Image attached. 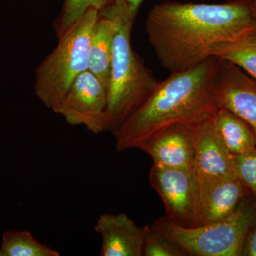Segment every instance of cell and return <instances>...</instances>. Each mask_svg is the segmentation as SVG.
Returning a JSON list of instances; mask_svg holds the SVG:
<instances>
[{
	"instance_id": "cell-16",
	"label": "cell",
	"mask_w": 256,
	"mask_h": 256,
	"mask_svg": "<svg viewBox=\"0 0 256 256\" xmlns=\"http://www.w3.org/2000/svg\"><path fill=\"white\" fill-rule=\"evenodd\" d=\"M55 249L42 244L28 230H6L2 234L0 256H60Z\"/></svg>"
},
{
	"instance_id": "cell-22",
	"label": "cell",
	"mask_w": 256,
	"mask_h": 256,
	"mask_svg": "<svg viewBox=\"0 0 256 256\" xmlns=\"http://www.w3.org/2000/svg\"><path fill=\"white\" fill-rule=\"evenodd\" d=\"M252 11L256 16V0H252Z\"/></svg>"
},
{
	"instance_id": "cell-14",
	"label": "cell",
	"mask_w": 256,
	"mask_h": 256,
	"mask_svg": "<svg viewBox=\"0 0 256 256\" xmlns=\"http://www.w3.org/2000/svg\"><path fill=\"white\" fill-rule=\"evenodd\" d=\"M213 121L224 144L234 156L256 148V137L252 128L230 111L217 109Z\"/></svg>"
},
{
	"instance_id": "cell-11",
	"label": "cell",
	"mask_w": 256,
	"mask_h": 256,
	"mask_svg": "<svg viewBox=\"0 0 256 256\" xmlns=\"http://www.w3.org/2000/svg\"><path fill=\"white\" fill-rule=\"evenodd\" d=\"M94 228L101 237L100 256H143L148 226H138L126 214H104Z\"/></svg>"
},
{
	"instance_id": "cell-2",
	"label": "cell",
	"mask_w": 256,
	"mask_h": 256,
	"mask_svg": "<svg viewBox=\"0 0 256 256\" xmlns=\"http://www.w3.org/2000/svg\"><path fill=\"white\" fill-rule=\"evenodd\" d=\"M218 58L171 73L114 134L118 152L138 148L174 124L192 127L212 118L218 108L212 90Z\"/></svg>"
},
{
	"instance_id": "cell-12",
	"label": "cell",
	"mask_w": 256,
	"mask_h": 256,
	"mask_svg": "<svg viewBox=\"0 0 256 256\" xmlns=\"http://www.w3.org/2000/svg\"><path fill=\"white\" fill-rule=\"evenodd\" d=\"M194 169L206 174L237 176L235 156L217 132L213 118L192 126Z\"/></svg>"
},
{
	"instance_id": "cell-7",
	"label": "cell",
	"mask_w": 256,
	"mask_h": 256,
	"mask_svg": "<svg viewBox=\"0 0 256 256\" xmlns=\"http://www.w3.org/2000/svg\"><path fill=\"white\" fill-rule=\"evenodd\" d=\"M151 186L164 203L168 220L182 226H196L197 188L194 169L172 168L153 164Z\"/></svg>"
},
{
	"instance_id": "cell-18",
	"label": "cell",
	"mask_w": 256,
	"mask_h": 256,
	"mask_svg": "<svg viewBox=\"0 0 256 256\" xmlns=\"http://www.w3.org/2000/svg\"><path fill=\"white\" fill-rule=\"evenodd\" d=\"M143 256H188L182 249L162 234L148 225Z\"/></svg>"
},
{
	"instance_id": "cell-3",
	"label": "cell",
	"mask_w": 256,
	"mask_h": 256,
	"mask_svg": "<svg viewBox=\"0 0 256 256\" xmlns=\"http://www.w3.org/2000/svg\"><path fill=\"white\" fill-rule=\"evenodd\" d=\"M136 16L128 14L114 36L108 96V131L120 127L152 94L158 82L142 58L133 50L131 34Z\"/></svg>"
},
{
	"instance_id": "cell-6",
	"label": "cell",
	"mask_w": 256,
	"mask_h": 256,
	"mask_svg": "<svg viewBox=\"0 0 256 256\" xmlns=\"http://www.w3.org/2000/svg\"><path fill=\"white\" fill-rule=\"evenodd\" d=\"M107 88L88 70L80 74L52 109L72 126L98 134L108 131Z\"/></svg>"
},
{
	"instance_id": "cell-8",
	"label": "cell",
	"mask_w": 256,
	"mask_h": 256,
	"mask_svg": "<svg viewBox=\"0 0 256 256\" xmlns=\"http://www.w3.org/2000/svg\"><path fill=\"white\" fill-rule=\"evenodd\" d=\"M212 90L217 108L238 116L256 137V79L236 64L218 58Z\"/></svg>"
},
{
	"instance_id": "cell-17",
	"label": "cell",
	"mask_w": 256,
	"mask_h": 256,
	"mask_svg": "<svg viewBox=\"0 0 256 256\" xmlns=\"http://www.w3.org/2000/svg\"><path fill=\"white\" fill-rule=\"evenodd\" d=\"M107 3L108 0H64L62 12L54 24L57 37L72 28L88 10L94 8L100 11Z\"/></svg>"
},
{
	"instance_id": "cell-9",
	"label": "cell",
	"mask_w": 256,
	"mask_h": 256,
	"mask_svg": "<svg viewBox=\"0 0 256 256\" xmlns=\"http://www.w3.org/2000/svg\"><path fill=\"white\" fill-rule=\"evenodd\" d=\"M194 171L197 188L196 226L224 220L250 193L237 176L206 174L195 169Z\"/></svg>"
},
{
	"instance_id": "cell-5",
	"label": "cell",
	"mask_w": 256,
	"mask_h": 256,
	"mask_svg": "<svg viewBox=\"0 0 256 256\" xmlns=\"http://www.w3.org/2000/svg\"><path fill=\"white\" fill-rule=\"evenodd\" d=\"M256 217V202L249 193L236 210L214 223L182 226L165 216L151 226L192 256H242L249 229Z\"/></svg>"
},
{
	"instance_id": "cell-15",
	"label": "cell",
	"mask_w": 256,
	"mask_h": 256,
	"mask_svg": "<svg viewBox=\"0 0 256 256\" xmlns=\"http://www.w3.org/2000/svg\"><path fill=\"white\" fill-rule=\"evenodd\" d=\"M212 56L228 60L256 79V31L235 41L214 45Z\"/></svg>"
},
{
	"instance_id": "cell-1",
	"label": "cell",
	"mask_w": 256,
	"mask_h": 256,
	"mask_svg": "<svg viewBox=\"0 0 256 256\" xmlns=\"http://www.w3.org/2000/svg\"><path fill=\"white\" fill-rule=\"evenodd\" d=\"M148 41L163 68L183 72L212 58L214 45L256 31L252 0L220 4L164 2L146 22Z\"/></svg>"
},
{
	"instance_id": "cell-20",
	"label": "cell",
	"mask_w": 256,
	"mask_h": 256,
	"mask_svg": "<svg viewBox=\"0 0 256 256\" xmlns=\"http://www.w3.org/2000/svg\"><path fill=\"white\" fill-rule=\"evenodd\" d=\"M242 256H256V217L247 234Z\"/></svg>"
},
{
	"instance_id": "cell-4",
	"label": "cell",
	"mask_w": 256,
	"mask_h": 256,
	"mask_svg": "<svg viewBox=\"0 0 256 256\" xmlns=\"http://www.w3.org/2000/svg\"><path fill=\"white\" fill-rule=\"evenodd\" d=\"M98 10H88L72 28L58 36L56 47L35 72V95L47 108L55 107L80 74L88 70L89 52Z\"/></svg>"
},
{
	"instance_id": "cell-19",
	"label": "cell",
	"mask_w": 256,
	"mask_h": 256,
	"mask_svg": "<svg viewBox=\"0 0 256 256\" xmlns=\"http://www.w3.org/2000/svg\"><path fill=\"white\" fill-rule=\"evenodd\" d=\"M238 178L252 194L256 202V146L235 156Z\"/></svg>"
},
{
	"instance_id": "cell-13",
	"label": "cell",
	"mask_w": 256,
	"mask_h": 256,
	"mask_svg": "<svg viewBox=\"0 0 256 256\" xmlns=\"http://www.w3.org/2000/svg\"><path fill=\"white\" fill-rule=\"evenodd\" d=\"M153 164L172 168L194 169V148L191 128L174 124L165 128L140 146Z\"/></svg>"
},
{
	"instance_id": "cell-21",
	"label": "cell",
	"mask_w": 256,
	"mask_h": 256,
	"mask_svg": "<svg viewBox=\"0 0 256 256\" xmlns=\"http://www.w3.org/2000/svg\"><path fill=\"white\" fill-rule=\"evenodd\" d=\"M109 1H112V0H108V2ZM118 1L126 3V4H128L131 8L133 12L137 14L138 10H139L140 6L144 0H118Z\"/></svg>"
},
{
	"instance_id": "cell-10",
	"label": "cell",
	"mask_w": 256,
	"mask_h": 256,
	"mask_svg": "<svg viewBox=\"0 0 256 256\" xmlns=\"http://www.w3.org/2000/svg\"><path fill=\"white\" fill-rule=\"evenodd\" d=\"M128 14L136 16L131 8L118 0L109 1L99 11L90 42L88 70L106 88L108 82L114 36Z\"/></svg>"
}]
</instances>
